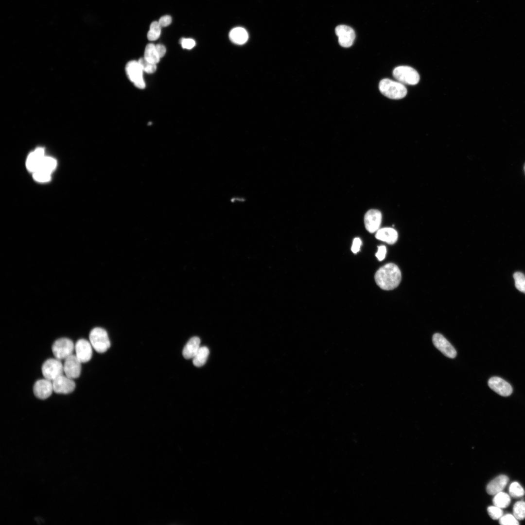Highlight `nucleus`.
I'll list each match as a JSON object with an SVG mask.
<instances>
[{"label": "nucleus", "mask_w": 525, "mask_h": 525, "mask_svg": "<svg viewBox=\"0 0 525 525\" xmlns=\"http://www.w3.org/2000/svg\"><path fill=\"white\" fill-rule=\"evenodd\" d=\"M401 272L394 263H388L380 267L376 272L374 279L377 285L385 290L397 287L401 280Z\"/></svg>", "instance_id": "obj_1"}, {"label": "nucleus", "mask_w": 525, "mask_h": 525, "mask_svg": "<svg viewBox=\"0 0 525 525\" xmlns=\"http://www.w3.org/2000/svg\"><path fill=\"white\" fill-rule=\"evenodd\" d=\"M379 88L381 93L391 99H402L406 96L407 92L404 85L387 78L384 79L380 82Z\"/></svg>", "instance_id": "obj_2"}, {"label": "nucleus", "mask_w": 525, "mask_h": 525, "mask_svg": "<svg viewBox=\"0 0 525 525\" xmlns=\"http://www.w3.org/2000/svg\"><path fill=\"white\" fill-rule=\"evenodd\" d=\"M89 338L92 347L99 353L105 352L110 346L107 333L102 328L93 329L89 333Z\"/></svg>", "instance_id": "obj_3"}, {"label": "nucleus", "mask_w": 525, "mask_h": 525, "mask_svg": "<svg viewBox=\"0 0 525 525\" xmlns=\"http://www.w3.org/2000/svg\"><path fill=\"white\" fill-rule=\"evenodd\" d=\"M393 76L403 85H415L420 80V75L413 68L407 66L396 67L393 71Z\"/></svg>", "instance_id": "obj_4"}, {"label": "nucleus", "mask_w": 525, "mask_h": 525, "mask_svg": "<svg viewBox=\"0 0 525 525\" xmlns=\"http://www.w3.org/2000/svg\"><path fill=\"white\" fill-rule=\"evenodd\" d=\"M75 349L73 342L67 338H61L52 344V350L54 357L60 360L66 359L72 354Z\"/></svg>", "instance_id": "obj_5"}, {"label": "nucleus", "mask_w": 525, "mask_h": 525, "mask_svg": "<svg viewBox=\"0 0 525 525\" xmlns=\"http://www.w3.org/2000/svg\"><path fill=\"white\" fill-rule=\"evenodd\" d=\"M41 369L44 378L51 381L63 375L64 372L63 365L60 360L56 358L47 360L43 364Z\"/></svg>", "instance_id": "obj_6"}, {"label": "nucleus", "mask_w": 525, "mask_h": 525, "mask_svg": "<svg viewBox=\"0 0 525 525\" xmlns=\"http://www.w3.org/2000/svg\"><path fill=\"white\" fill-rule=\"evenodd\" d=\"M125 71L129 80L134 85L140 89L145 87V82L143 78V70L138 61H131L127 63L125 67Z\"/></svg>", "instance_id": "obj_7"}, {"label": "nucleus", "mask_w": 525, "mask_h": 525, "mask_svg": "<svg viewBox=\"0 0 525 525\" xmlns=\"http://www.w3.org/2000/svg\"><path fill=\"white\" fill-rule=\"evenodd\" d=\"M435 347L445 356L454 358L456 356V351L451 344L441 334L435 333L432 337Z\"/></svg>", "instance_id": "obj_8"}, {"label": "nucleus", "mask_w": 525, "mask_h": 525, "mask_svg": "<svg viewBox=\"0 0 525 525\" xmlns=\"http://www.w3.org/2000/svg\"><path fill=\"white\" fill-rule=\"evenodd\" d=\"M335 31L340 46L345 48L352 46L355 39V34L351 27L345 25H340L336 27Z\"/></svg>", "instance_id": "obj_9"}, {"label": "nucleus", "mask_w": 525, "mask_h": 525, "mask_svg": "<svg viewBox=\"0 0 525 525\" xmlns=\"http://www.w3.org/2000/svg\"><path fill=\"white\" fill-rule=\"evenodd\" d=\"M81 362L76 355L71 354L65 359L63 365L65 375L72 379L78 378L81 372Z\"/></svg>", "instance_id": "obj_10"}, {"label": "nucleus", "mask_w": 525, "mask_h": 525, "mask_svg": "<svg viewBox=\"0 0 525 525\" xmlns=\"http://www.w3.org/2000/svg\"><path fill=\"white\" fill-rule=\"evenodd\" d=\"M52 382L53 391L58 394L70 393L75 387V384L73 380L66 375H60Z\"/></svg>", "instance_id": "obj_11"}, {"label": "nucleus", "mask_w": 525, "mask_h": 525, "mask_svg": "<svg viewBox=\"0 0 525 525\" xmlns=\"http://www.w3.org/2000/svg\"><path fill=\"white\" fill-rule=\"evenodd\" d=\"M381 221L382 214L377 210H370L365 215V226L366 229L370 233L376 232L379 229Z\"/></svg>", "instance_id": "obj_12"}, {"label": "nucleus", "mask_w": 525, "mask_h": 525, "mask_svg": "<svg viewBox=\"0 0 525 525\" xmlns=\"http://www.w3.org/2000/svg\"><path fill=\"white\" fill-rule=\"evenodd\" d=\"M90 342L84 339H79L75 345L76 356L81 363L89 361L92 355Z\"/></svg>", "instance_id": "obj_13"}, {"label": "nucleus", "mask_w": 525, "mask_h": 525, "mask_svg": "<svg viewBox=\"0 0 525 525\" xmlns=\"http://www.w3.org/2000/svg\"><path fill=\"white\" fill-rule=\"evenodd\" d=\"M53 391L52 382L46 379L37 380L34 385V395L42 400L49 397Z\"/></svg>", "instance_id": "obj_14"}, {"label": "nucleus", "mask_w": 525, "mask_h": 525, "mask_svg": "<svg viewBox=\"0 0 525 525\" xmlns=\"http://www.w3.org/2000/svg\"><path fill=\"white\" fill-rule=\"evenodd\" d=\"M489 386L497 394L503 396H509L512 392L510 385L498 377H493L488 381Z\"/></svg>", "instance_id": "obj_15"}, {"label": "nucleus", "mask_w": 525, "mask_h": 525, "mask_svg": "<svg viewBox=\"0 0 525 525\" xmlns=\"http://www.w3.org/2000/svg\"><path fill=\"white\" fill-rule=\"evenodd\" d=\"M45 156L44 149L42 147L37 148L32 152L28 155L26 161L28 171L32 173L35 172Z\"/></svg>", "instance_id": "obj_16"}, {"label": "nucleus", "mask_w": 525, "mask_h": 525, "mask_svg": "<svg viewBox=\"0 0 525 525\" xmlns=\"http://www.w3.org/2000/svg\"><path fill=\"white\" fill-rule=\"evenodd\" d=\"M508 482V478L500 475L491 480L487 486V491L490 495H495L502 491Z\"/></svg>", "instance_id": "obj_17"}, {"label": "nucleus", "mask_w": 525, "mask_h": 525, "mask_svg": "<svg viewBox=\"0 0 525 525\" xmlns=\"http://www.w3.org/2000/svg\"><path fill=\"white\" fill-rule=\"evenodd\" d=\"M398 237L397 231L391 228H384L379 229L375 234L376 239L390 245L395 243L397 241Z\"/></svg>", "instance_id": "obj_18"}, {"label": "nucleus", "mask_w": 525, "mask_h": 525, "mask_svg": "<svg viewBox=\"0 0 525 525\" xmlns=\"http://www.w3.org/2000/svg\"><path fill=\"white\" fill-rule=\"evenodd\" d=\"M200 339L194 336L191 338L183 348L182 354L186 359L193 358L200 348Z\"/></svg>", "instance_id": "obj_19"}, {"label": "nucleus", "mask_w": 525, "mask_h": 525, "mask_svg": "<svg viewBox=\"0 0 525 525\" xmlns=\"http://www.w3.org/2000/svg\"><path fill=\"white\" fill-rule=\"evenodd\" d=\"M229 36L232 42L238 45L245 43L248 38L247 32L242 27L232 29L229 33Z\"/></svg>", "instance_id": "obj_20"}, {"label": "nucleus", "mask_w": 525, "mask_h": 525, "mask_svg": "<svg viewBox=\"0 0 525 525\" xmlns=\"http://www.w3.org/2000/svg\"><path fill=\"white\" fill-rule=\"evenodd\" d=\"M56 165L57 162L54 158L45 156L35 172L40 171L51 174Z\"/></svg>", "instance_id": "obj_21"}, {"label": "nucleus", "mask_w": 525, "mask_h": 525, "mask_svg": "<svg viewBox=\"0 0 525 525\" xmlns=\"http://www.w3.org/2000/svg\"><path fill=\"white\" fill-rule=\"evenodd\" d=\"M209 353V350L207 347H200L192 358L193 364L197 367L203 366L207 361Z\"/></svg>", "instance_id": "obj_22"}, {"label": "nucleus", "mask_w": 525, "mask_h": 525, "mask_svg": "<svg viewBox=\"0 0 525 525\" xmlns=\"http://www.w3.org/2000/svg\"><path fill=\"white\" fill-rule=\"evenodd\" d=\"M144 58L148 61L157 64L160 60L155 45L152 43L147 44L144 51Z\"/></svg>", "instance_id": "obj_23"}, {"label": "nucleus", "mask_w": 525, "mask_h": 525, "mask_svg": "<svg viewBox=\"0 0 525 525\" xmlns=\"http://www.w3.org/2000/svg\"><path fill=\"white\" fill-rule=\"evenodd\" d=\"M510 503V498L507 493L501 491L495 494L493 498V505L501 508L507 507Z\"/></svg>", "instance_id": "obj_24"}, {"label": "nucleus", "mask_w": 525, "mask_h": 525, "mask_svg": "<svg viewBox=\"0 0 525 525\" xmlns=\"http://www.w3.org/2000/svg\"><path fill=\"white\" fill-rule=\"evenodd\" d=\"M161 26L158 21H153L150 26V29L147 33V38L150 41H154L158 38L161 32Z\"/></svg>", "instance_id": "obj_25"}, {"label": "nucleus", "mask_w": 525, "mask_h": 525, "mask_svg": "<svg viewBox=\"0 0 525 525\" xmlns=\"http://www.w3.org/2000/svg\"><path fill=\"white\" fill-rule=\"evenodd\" d=\"M513 515L518 520H521L525 519V502L523 501L517 502L513 506Z\"/></svg>", "instance_id": "obj_26"}, {"label": "nucleus", "mask_w": 525, "mask_h": 525, "mask_svg": "<svg viewBox=\"0 0 525 525\" xmlns=\"http://www.w3.org/2000/svg\"><path fill=\"white\" fill-rule=\"evenodd\" d=\"M516 288L520 292L525 293V276L520 272H516L513 275Z\"/></svg>", "instance_id": "obj_27"}, {"label": "nucleus", "mask_w": 525, "mask_h": 525, "mask_svg": "<svg viewBox=\"0 0 525 525\" xmlns=\"http://www.w3.org/2000/svg\"><path fill=\"white\" fill-rule=\"evenodd\" d=\"M510 495L515 498L521 497L525 494V490L521 485L517 482L512 483L509 487Z\"/></svg>", "instance_id": "obj_28"}, {"label": "nucleus", "mask_w": 525, "mask_h": 525, "mask_svg": "<svg viewBox=\"0 0 525 525\" xmlns=\"http://www.w3.org/2000/svg\"><path fill=\"white\" fill-rule=\"evenodd\" d=\"M143 71L148 73H154L157 69V64L147 61L144 57L138 61Z\"/></svg>", "instance_id": "obj_29"}, {"label": "nucleus", "mask_w": 525, "mask_h": 525, "mask_svg": "<svg viewBox=\"0 0 525 525\" xmlns=\"http://www.w3.org/2000/svg\"><path fill=\"white\" fill-rule=\"evenodd\" d=\"M499 523L502 525H518V520L513 515L507 514L502 516L499 519Z\"/></svg>", "instance_id": "obj_30"}, {"label": "nucleus", "mask_w": 525, "mask_h": 525, "mask_svg": "<svg viewBox=\"0 0 525 525\" xmlns=\"http://www.w3.org/2000/svg\"><path fill=\"white\" fill-rule=\"evenodd\" d=\"M487 510L489 515L494 520L499 519L503 516L502 508L495 506L488 507Z\"/></svg>", "instance_id": "obj_31"}, {"label": "nucleus", "mask_w": 525, "mask_h": 525, "mask_svg": "<svg viewBox=\"0 0 525 525\" xmlns=\"http://www.w3.org/2000/svg\"><path fill=\"white\" fill-rule=\"evenodd\" d=\"M33 173L34 179L37 182H46L51 179V174L40 171H36Z\"/></svg>", "instance_id": "obj_32"}, {"label": "nucleus", "mask_w": 525, "mask_h": 525, "mask_svg": "<svg viewBox=\"0 0 525 525\" xmlns=\"http://www.w3.org/2000/svg\"><path fill=\"white\" fill-rule=\"evenodd\" d=\"M180 43L183 49L190 50L195 45V41L192 38H182L180 39Z\"/></svg>", "instance_id": "obj_33"}, {"label": "nucleus", "mask_w": 525, "mask_h": 525, "mask_svg": "<svg viewBox=\"0 0 525 525\" xmlns=\"http://www.w3.org/2000/svg\"><path fill=\"white\" fill-rule=\"evenodd\" d=\"M378 248V251L375 254V256L378 260L381 261L383 260L385 257L386 249L385 245L379 246Z\"/></svg>", "instance_id": "obj_34"}, {"label": "nucleus", "mask_w": 525, "mask_h": 525, "mask_svg": "<svg viewBox=\"0 0 525 525\" xmlns=\"http://www.w3.org/2000/svg\"><path fill=\"white\" fill-rule=\"evenodd\" d=\"M361 244L362 242L359 238H355L353 240L352 246L351 247V250L352 252L354 253H357L360 250Z\"/></svg>", "instance_id": "obj_35"}, {"label": "nucleus", "mask_w": 525, "mask_h": 525, "mask_svg": "<svg viewBox=\"0 0 525 525\" xmlns=\"http://www.w3.org/2000/svg\"><path fill=\"white\" fill-rule=\"evenodd\" d=\"M171 22L172 18L169 15L161 17L158 21L161 27L168 26L171 23Z\"/></svg>", "instance_id": "obj_36"}, {"label": "nucleus", "mask_w": 525, "mask_h": 525, "mask_svg": "<svg viewBox=\"0 0 525 525\" xmlns=\"http://www.w3.org/2000/svg\"><path fill=\"white\" fill-rule=\"evenodd\" d=\"M155 48L160 58L162 57L166 53V48L162 44H158L155 45Z\"/></svg>", "instance_id": "obj_37"}]
</instances>
